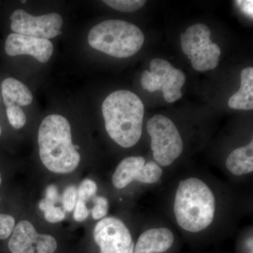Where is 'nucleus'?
I'll return each instance as SVG.
<instances>
[{"label":"nucleus","instance_id":"4","mask_svg":"<svg viewBox=\"0 0 253 253\" xmlns=\"http://www.w3.org/2000/svg\"><path fill=\"white\" fill-rule=\"evenodd\" d=\"M91 47L116 58L136 54L144 42L142 31L122 20H107L91 28L88 35Z\"/></svg>","mask_w":253,"mask_h":253},{"label":"nucleus","instance_id":"22","mask_svg":"<svg viewBox=\"0 0 253 253\" xmlns=\"http://www.w3.org/2000/svg\"><path fill=\"white\" fill-rule=\"evenodd\" d=\"M77 202V189L74 186H69L63 194V208L66 212H71Z\"/></svg>","mask_w":253,"mask_h":253},{"label":"nucleus","instance_id":"14","mask_svg":"<svg viewBox=\"0 0 253 253\" xmlns=\"http://www.w3.org/2000/svg\"><path fill=\"white\" fill-rule=\"evenodd\" d=\"M1 94L6 107L11 106H28L33 97L31 91L21 82L14 78H6L1 83Z\"/></svg>","mask_w":253,"mask_h":253},{"label":"nucleus","instance_id":"17","mask_svg":"<svg viewBox=\"0 0 253 253\" xmlns=\"http://www.w3.org/2000/svg\"><path fill=\"white\" fill-rule=\"evenodd\" d=\"M110 7L122 12H133L141 9L146 4L143 0H104Z\"/></svg>","mask_w":253,"mask_h":253},{"label":"nucleus","instance_id":"1","mask_svg":"<svg viewBox=\"0 0 253 253\" xmlns=\"http://www.w3.org/2000/svg\"><path fill=\"white\" fill-rule=\"evenodd\" d=\"M105 126L110 137L123 148L137 144L142 135L144 106L130 91L118 90L109 95L102 104Z\"/></svg>","mask_w":253,"mask_h":253},{"label":"nucleus","instance_id":"3","mask_svg":"<svg viewBox=\"0 0 253 253\" xmlns=\"http://www.w3.org/2000/svg\"><path fill=\"white\" fill-rule=\"evenodd\" d=\"M40 157L49 171L67 174L74 171L81 155L72 142L70 123L60 115L46 116L38 131Z\"/></svg>","mask_w":253,"mask_h":253},{"label":"nucleus","instance_id":"11","mask_svg":"<svg viewBox=\"0 0 253 253\" xmlns=\"http://www.w3.org/2000/svg\"><path fill=\"white\" fill-rule=\"evenodd\" d=\"M11 253H54L57 242L52 236L38 234L28 221H21L14 226L8 244Z\"/></svg>","mask_w":253,"mask_h":253},{"label":"nucleus","instance_id":"25","mask_svg":"<svg viewBox=\"0 0 253 253\" xmlns=\"http://www.w3.org/2000/svg\"><path fill=\"white\" fill-rule=\"evenodd\" d=\"M235 2L239 5L245 14L249 16L250 17L251 16V18H253V1H236Z\"/></svg>","mask_w":253,"mask_h":253},{"label":"nucleus","instance_id":"12","mask_svg":"<svg viewBox=\"0 0 253 253\" xmlns=\"http://www.w3.org/2000/svg\"><path fill=\"white\" fill-rule=\"evenodd\" d=\"M54 46L49 40L11 33L5 42V51L11 56L30 55L41 63H46L52 55Z\"/></svg>","mask_w":253,"mask_h":253},{"label":"nucleus","instance_id":"13","mask_svg":"<svg viewBox=\"0 0 253 253\" xmlns=\"http://www.w3.org/2000/svg\"><path fill=\"white\" fill-rule=\"evenodd\" d=\"M174 234L166 227L153 228L139 236L133 253H165L172 247Z\"/></svg>","mask_w":253,"mask_h":253},{"label":"nucleus","instance_id":"19","mask_svg":"<svg viewBox=\"0 0 253 253\" xmlns=\"http://www.w3.org/2000/svg\"><path fill=\"white\" fill-rule=\"evenodd\" d=\"M97 189V185L94 181L89 179H84L82 181L78 189V199L84 201L86 204L91 198L95 197Z\"/></svg>","mask_w":253,"mask_h":253},{"label":"nucleus","instance_id":"18","mask_svg":"<svg viewBox=\"0 0 253 253\" xmlns=\"http://www.w3.org/2000/svg\"><path fill=\"white\" fill-rule=\"evenodd\" d=\"M6 112L10 124L15 129H21L26 125V115L20 106H7Z\"/></svg>","mask_w":253,"mask_h":253},{"label":"nucleus","instance_id":"27","mask_svg":"<svg viewBox=\"0 0 253 253\" xmlns=\"http://www.w3.org/2000/svg\"><path fill=\"white\" fill-rule=\"evenodd\" d=\"M75 148H76V150H78L80 149V146H78V145H75Z\"/></svg>","mask_w":253,"mask_h":253},{"label":"nucleus","instance_id":"30","mask_svg":"<svg viewBox=\"0 0 253 253\" xmlns=\"http://www.w3.org/2000/svg\"><path fill=\"white\" fill-rule=\"evenodd\" d=\"M21 2H22L23 4H25V3L26 2V0H24V1H21Z\"/></svg>","mask_w":253,"mask_h":253},{"label":"nucleus","instance_id":"6","mask_svg":"<svg viewBox=\"0 0 253 253\" xmlns=\"http://www.w3.org/2000/svg\"><path fill=\"white\" fill-rule=\"evenodd\" d=\"M211 31L202 23L193 25L181 35L183 52L199 72L211 71L218 66L221 50L211 39Z\"/></svg>","mask_w":253,"mask_h":253},{"label":"nucleus","instance_id":"10","mask_svg":"<svg viewBox=\"0 0 253 253\" xmlns=\"http://www.w3.org/2000/svg\"><path fill=\"white\" fill-rule=\"evenodd\" d=\"M163 169L154 161L146 163L141 156H129L123 159L113 174V186L122 189L132 181L143 184H155L161 179Z\"/></svg>","mask_w":253,"mask_h":253},{"label":"nucleus","instance_id":"23","mask_svg":"<svg viewBox=\"0 0 253 253\" xmlns=\"http://www.w3.org/2000/svg\"><path fill=\"white\" fill-rule=\"evenodd\" d=\"M44 218L50 223H57L62 221L66 216V211L63 207H58L54 205L48 206L44 210Z\"/></svg>","mask_w":253,"mask_h":253},{"label":"nucleus","instance_id":"29","mask_svg":"<svg viewBox=\"0 0 253 253\" xmlns=\"http://www.w3.org/2000/svg\"><path fill=\"white\" fill-rule=\"evenodd\" d=\"M1 126H0V136H1Z\"/></svg>","mask_w":253,"mask_h":253},{"label":"nucleus","instance_id":"20","mask_svg":"<svg viewBox=\"0 0 253 253\" xmlns=\"http://www.w3.org/2000/svg\"><path fill=\"white\" fill-rule=\"evenodd\" d=\"M93 206L91 214L94 219H103L107 215L109 209V203L104 196H95L93 198Z\"/></svg>","mask_w":253,"mask_h":253},{"label":"nucleus","instance_id":"2","mask_svg":"<svg viewBox=\"0 0 253 253\" xmlns=\"http://www.w3.org/2000/svg\"><path fill=\"white\" fill-rule=\"evenodd\" d=\"M215 212V196L205 181L196 177L179 181L174 214L181 229L194 234L206 230L214 221Z\"/></svg>","mask_w":253,"mask_h":253},{"label":"nucleus","instance_id":"8","mask_svg":"<svg viewBox=\"0 0 253 253\" xmlns=\"http://www.w3.org/2000/svg\"><path fill=\"white\" fill-rule=\"evenodd\" d=\"M94 239L100 253H133L134 244L130 231L118 218L104 217L96 224Z\"/></svg>","mask_w":253,"mask_h":253},{"label":"nucleus","instance_id":"5","mask_svg":"<svg viewBox=\"0 0 253 253\" xmlns=\"http://www.w3.org/2000/svg\"><path fill=\"white\" fill-rule=\"evenodd\" d=\"M151 138V149L155 162L168 167L177 159L184 150L182 138L174 123L166 116L156 115L147 123Z\"/></svg>","mask_w":253,"mask_h":253},{"label":"nucleus","instance_id":"21","mask_svg":"<svg viewBox=\"0 0 253 253\" xmlns=\"http://www.w3.org/2000/svg\"><path fill=\"white\" fill-rule=\"evenodd\" d=\"M14 226V217L9 214H0V239H8L11 235Z\"/></svg>","mask_w":253,"mask_h":253},{"label":"nucleus","instance_id":"28","mask_svg":"<svg viewBox=\"0 0 253 253\" xmlns=\"http://www.w3.org/2000/svg\"><path fill=\"white\" fill-rule=\"evenodd\" d=\"M1 184V174H0V184Z\"/></svg>","mask_w":253,"mask_h":253},{"label":"nucleus","instance_id":"9","mask_svg":"<svg viewBox=\"0 0 253 253\" xmlns=\"http://www.w3.org/2000/svg\"><path fill=\"white\" fill-rule=\"evenodd\" d=\"M10 19L11 30L17 34L45 40L62 34L63 18L56 13L33 16L24 10L17 9Z\"/></svg>","mask_w":253,"mask_h":253},{"label":"nucleus","instance_id":"24","mask_svg":"<svg viewBox=\"0 0 253 253\" xmlns=\"http://www.w3.org/2000/svg\"><path fill=\"white\" fill-rule=\"evenodd\" d=\"M90 211L86 208V203L81 200L78 199L75 207L74 216L75 219L78 221L85 220L89 216Z\"/></svg>","mask_w":253,"mask_h":253},{"label":"nucleus","instance_id":"16","mask_svg":"<svg viewBox=\"0 0 253 253\" xmlns=\"http://www.w3.org/2000/svg\"><path fill=\"white\" fill-rule=\"evenodd\" d=\"M228 170L239 176L250 174L253 171V141L247 146L238 148L228 156L226 161Z\"/></svg>","mask_w":253,"mask_h":253},{"label":"nucleus","instance_id":"7","mask_svg":"<svg viewBox=\"0 0 253 253\" xmlns=\"http://www.w3.org/2000/svg\"><path fill=\"white\" fill-rule=\"evenodd\" d=\"M151 71H145L141 78L143 89L150 92L161 90L168 103L182 97L181 88L186 81L185 74L170 63L162 59H154L150 63Z\"/></svg>","mask_w":253,"mask_h":253},{"label":"nucleus","instance_id":"15","mask_svg":"<svg viewBox=\"0 0 253 253\" xmlns=\"http://www.w3.org/2000/svg\"><path fill=\"white\" fill-rule=\"evenodd\" d=\"M231 109L253 110V68H244L241 73V88L231 96L228 102Z\"/></svg>","mask_w":253,"mask_h":253},{"label":"nucleus","instance_id":"26","mask_svg":"<svg viewBox=\"0 0 253 253\" xmlns=\"http://www.w3.org/2000/svg\"><path fill=\"white\" fill-rule=\"evenodd\" d=\"M59 194H58L57 189L54 186H49L46 189V195L45 199L49 202L55 204L57 202Z\"/></svg>","mask_w":253,"mask_h":253}]
</instances>
